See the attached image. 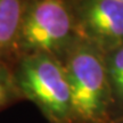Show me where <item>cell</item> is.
<instances>
[{
  "label": "cell",
  "mask_w": 123,
  "mask_h": 123,
  "mask_svg": "<svg viewBox=\"0 0 123 123\" xmlns=\"http://www.w3.org/2000/svg\"><path fill=\"white\" fill-rule=\"evenodd\" d=\"M79 39L72 0H27L18 35L17 59L44 54L63 63Z\"/></svg>",
  "instance_id": "7a4b0ae2"
},
{
  "label": "cell",
  "mask_w": 123,
  "mask_h": 123,
  "mask_svg": "<svg viewBox=\"0 0 123 123\" xmlns=\"http://www.w3.org/2000/svg\"><path fill=\"white\" fill-rule=\"evenodd\" d=\"M80 39L111 53L123 44V2L115 0H72Z\"/></svg>",
  "instance_id": "277c9868"
},
{
  "label": "cell",
  "mask_w": 123,
  "mask_h": 123,
  "mask_svg": "<svg viewBox=\"0 0 123 123\" xmlns=\"http://www.w3.org/2000/svg\"><path fill=\"white\" fill-rule=\"evenodd\" d=\"M71 91L72 119L84 123L100 122L113 96L105 54L82 39L63 61Z\"/></svg>",
  "instance_id": "6da1fadb"
},
{
  "label": "cell",
  "mask_w": 123,
  "mask_h": 123,
  "mask_svg": "<svg viewBox=\"0 0 123 123\" xmlns=\"http://www.w3.org/2000/svg\"><path fill=\"white\" fill-rule=\"evenodd\" d=\"M113 96L123 103V44L105 55Z\"/></svg>",
  "instance_id": "8992f818"
},
{
  "label": "cell",
  "mask_w": 123,
  "mask_h": 123,
  "mask_svg": "<svg viewBox=\"0 0 123 123\" xmlns=\"http://www.w3.org/2000/svg\"><path fill=\"white\" fill-rule=\"evenodd\" d=\"M115 1H120V2H123V0H115Z\"/></svg>",
  "instance_id": "ba28073f"
},
{
  "label": "cell",
  "mask_w": 123,
  "mask_h": 123,
  "mask_svg": "<svg viewBox=\"0 0 123 123\" xmlns=\"http://www.w3.org/2000/svg\"><path fill=\"white\" fill-rule=\"evenodd\" d=\"M19 95L14 81L12 66L0 63V108L15 100Z\"/></svg>",
  "instance_id": "52a82bcc"
},
{
  "label": "cell",
  "mask_w": 123,
  "mask_h": 123,
  "mask_svg": "<svg viewBox=\"0 0 123 123\" xmlns=\"http://www.w3.org/2000/svg\"><path fill=\"white\" fill-rule=\"evenodd\" d=\"M12 70L19 95L35 103L49 120L66 123L72 119L70 84L59 59L44 54L23 56Z\"/></svg>",
  "instance_id": "3957f363"
},
{
  "label": "cell",
  "mask_w": 123,
  "mask_h": 123,
  "mask_svg": "<svg viewBox=\"0 0 123 123\" xmlns=\"http://www.w3.org/2000/svg\"><path fill=\"white\" fill-rule=\"evenodd\" d=\"M27 0H0V63L13 66Z\"/></svg>",
  "instance_id": "5b68a950"
}]
</instances>
